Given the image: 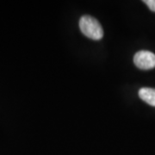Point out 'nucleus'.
Returning a JSON list of instances; mask_svg holds the SVG:
<instances>
[{"instance_id": "1", "label": "nucleus", "mask_w": 155, "mask_h": 155, "mask_svg": "<svg viewBox=\"0 0 155 155\" xmlns=\"http://www.w3.org/2000/svg\"><path fill=\"white\" fill-rule=\"evenodd\" d=\"M81 32L90 39L95 41L101 40L104 36V29L100 22L91 16H84L79 20Z\"/></svg>"}, {"instance_id": "2", "label": "nucleus", "mask_w": 155, "mask_h": 155, "mask_svg": "<svg viewBox=\"0 0 155 155\" xmlns=\"http://www.w3.org/2000/svg\"><path fill=\"white\" fill-rule=\"evenodd\" d=\"M134 63L141 70L153 69L155 67V54L149 51H139L134 56Z\"/></svg>"}, {"instance_id": "3", "label": "nucleus", "mask_w": 155, "mask_h": 155, "mask_svg": "<svg viewBox=\"0 0 155 155\" xmlns=\"http://www.w3.org/2000/svg\"><path fill=\"white\" fill-rule=\"evenodd\" d=\"M139 97L141 100H143L149 105L155 107V89L144 87L140 89Z\"/></svg>"}, {"instance_id": "4", "label": "nucleus", "mask_w": 155, "mask_h": 155, "mask_svg": "<svg viewBox=\"0 0 155 155\" xmlns=\"http://www.w3.org/2000/svg\"><path fill=\"white\" fill-rule=\"evenodd\" d=\"M143 2L149 7L151 11L155 12V0H144Z\"/></svg>"}]
</instances>
